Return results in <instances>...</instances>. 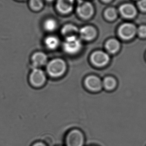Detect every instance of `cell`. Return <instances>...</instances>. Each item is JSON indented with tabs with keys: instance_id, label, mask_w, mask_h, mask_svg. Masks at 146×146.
Masks as SVG:
<instances>
[{
	"instance_id": "obj_14",
	"label": "cell",
	"mask_w": 146,
	"mask_h": 146,
	"mask_svg": "<svg viewBox=\"0 0 146 146\" xmlns=\"http://www.w3.org/2000/svg\"><path fill=\"white\" fill-rule=\"evenodd\" d=\"M106 48L109 52L111 53H115L120 48L119 42L115 39H111L107 42Z\"/></svg>"
},
{
	"instance_id": "obj_9",
	"label": "cell",
	"mask_w": 146,
	"mask_h": 146,
	"mask_svg": "<svg viewBox=\"0 0 146 146\" xmlns=\"http://www.w3.org/2000/svg\"><path fill=\"white\" fill-rule=\"evenodd\" d=\"M74 1V0H58L57 9L62 13H68L71 12L73 9Z\"/></svg>"
},
{
	"instance_id": "obj_24",
	"label": "cell",
	"mask_w": 146,
	"mask_h": 146,
	"mask_svg": "<svg viewBox=\"0 0 146 146\" xmlns=\"http://www.w3.org/2000/svg\"><path fill=\"white\" fill-rule=\"evenodd\" d=\"M47 1H52V0H47Z\"/></svg>"
},
{
	"instance_id": "obj_3",
	"label": "cell",
	"mask_w": 146,
	"mask_h": 146,
	"mask_svg": "<svg viewBox=\"0 0 146 146\" xmlns=\"http://www.w3.org/2000/svg\"><path fill=\"white\" fill-rule=\"evenodd\" d=\"M84 137L82 133L77 130H73L69 132L66 138V146H82Z\"/></svg>"
},
{
	"instance_id": "obj_5",
	"label": "cell",
	"mask_w": 146,
	"mask_h": 146,
	"mask_svg": "<svg viewBox=\"0 0 146 146\" xmlns=\"http://www.w3.org/2000/svg\"><path fill=\"white\" fill-rule=\"evenodd\" d=\"M91 60L94 65L103 66L108 63L109 60L108 55L103 51H97L92 54Z\"/></svg>"
},
{
	"instance_id": "obj_22",
	"label": "cell",
	"mask_w": 146,
	"mask_h": 146,
	"mask_svg": "<svg viewBox=\"0 0 146 146\" xmlns=\"http://www.w3.org/2000/svg\"><path fill=\"white\" fill-rule=\"evenodd\" d=\"M33 146H46L45 145H44V144H42V143H36Z\"/></svg>"
},
{
	"instance_id": "obj_16",
	"label": "cell",
	"mask_w": 146,
	"mask_h": 146,
	"mask_svg": "<svg viewBox=\"0 0 146 146\" xmlns=\"http://www.w3.org/2000/svg\"><path fill=\"white\" fill-rule=\"evenodd\" d=\"M103 84L107 89L111 90L114 88L116 85V81L113 77H106L103 81Z\"/></svg>"
},
{
	"instance_id": "obj_20",
	"label": "cell",
	"mask_w": 146,
	"mask_h": 146,
	"mask_svg": "<svg viewBox=\"0 0 146 146\" xmlns=\"http://www.w3.org/2000/svg\"><path fill=\"white\" fill-rule=\"evenodd\" d=\"M137 32L140 36L142 38H145L146 37V26H141L139 28Z\"/></svg>"
},
{
	"instance_id": "obj_2",
	"label": "cell",
	"mask_w": 146,
	"mask_h": 146,
	"mask_svg": "<svg viewBox=\"0 0 146 146\" xmlns=\"http://www.w3.org/2000/svg\"><path fill=\"white\" fill-rule=\"evenodd\" d=\"M80 40L76 37L73 36L66 38L63 44V48L65 52L68 54H75L80 50L81 48Z\"/></svg>"
},
{
	"instance_id": "obj_15",
	"label": "cell",
	"mask_w": 146,
	"mask_h": 146,
	"mask_svg": "<svg viewBox=\"0 0 146 146\" xmlns=\"http://www.w3.org/2000/svg\"><path fill=\"white\" fill-rule=\"evenodd\" d=\"M44 42L48 48L54 49L58 46L59 40L54 36H49L46 38Z\"/></svg>"
},
{
	"instance_id": "obj_6",
	"label": "cell",
	"mask_w": 146,
	"mask_h": 146,
	"mask_svg": "<svg viewBox=\"0 0 146 146\" xmlns=\"http://www.w3.org/2000/svg\"><path fill=\"white\" fill-rule=\"evenodd\" d=\"M30 80L31 83L36 86H39L43 84L46 80V76L42 70L38 68L34 69L31 76Z\"/></svg>"
},
{
	"instance_id": "obj_21",
	"label": "cell",
	"mask_w": 146,
	"mask_h": 146,
	"mask_svg": "<svg viewBox=\"0 0 146 146\" xmlns=\"http://www.w3.org/2000/svg\"><path fill=\"white\" fill-rule=\"evenodd\" d=\"M138 5L141 10L146 11V0H141L138 3Z\"/></svg>"
},
{
	"instance_id": "obj_7",
	"label": "cell",
	"mask_w": 146,
	"mask_h": 146,
	"mask_svg": "<svg viewBox=\"0 0 146 146\" xmlns=\"http://www.w3.org/2000/svg\"><path fill=\"white\" fill-rule=\"evenodd\" d=\"M79 16L84 19L90 18L93 14V7L88 2H85L79 5L77 8Z\"/></svg>"
},
{
	"instance_id": "obj_8",
	"label": "cell",
	"mask_w": 146,
	"mask_h": 146,
	"mask_svg": "<svg viewBox=\"0 0 146 146\" xmlns=\"http://www.w3.org/2000/svg\"><path fill=\"white\" fill-rule=\"evenodd\" d=\"M85 83L87 88L92 91H98L102 86L100 79L95 76H89L87 77Z\"/></svg>"
},
{
	"instance_id": "obj_13",
	"label": "cell",
	"mask_w": 146,
	"mask_h": 146,
	"mask_svg": "<svg viewBox=\"0 0 146 146\" xmlns=\"http://www.w3.org/2000/svg\"><path fill=\"white\" fill-rule=\"evenodd\" d=\"M78 32V31L77 28L75 26L70 24L64 26L61 30L62 34L65 36L66 38L76 36Z\"/></svg>"
},
{
	"instance_id": "obj_19",
	"label": "cell",
	"mask_w": 146,
	"mask_h": 146,
	"mask_svg": "<svg viewBox=\"0 0 146 146\" xmlns=\"http://www.w3.org/2000/svg\"><path fill=\"white\" fill-rule=\"evenodd\" d=\"M31 5L34 10H40L42 7V0H31Z\"/></svg>"
},
{
	"instance_id": "obj_10",
	"label": "cell",
	"mask_w": 146,
	"mask_h": 146,
	"mask_svg": "<svg viewBox=\"0 0 146 146\" xmlns=\"http://www.w3.org/2000/svg\"><path fill=\"white\" fill-rule=\"evenodd\" d=\"M120 11L123 17L126 18H133L137 14L136 8L134 6L130 4H124L121 6Z\"/></svg>"
},
{
	"instance_id": "obj_1",
	"label": "cell",
	"mask_w": 146,
	"mask_h": 146,
	"mask_svg": "<svg viewBox=\"0 0 146 146\" xmlns=\"http://www.w3.org/2000/svg\"><path fill=\"white\" fill-rule=\"evenodd\" d=\"M66 68L64 61L60 59H55L49 62L47 65V71L52 77H58L62 75Z\"/></svg>"
},
{
	"instance_id": "obj_4",
	"label": "cell",
	"mask_w": 146,
	"mask_h": 146,
	"mask_svg": "<svg viewBox=\"0 0 146 146\" xmlns=\"http://www.w3.org/2000/svg\"><path fill=\"white\" fill-rule=\"evenodd\" d=\"M137 32L136 28L133 24L126 23L119 28V35L123 39L128 40L133 38Z\"/></svg>"
},
{
	"instance_id": "obj_17",
	"label": "cell",
	"mask_w": 146,
	"mask_h": 146,
	"mask_svg": "<svg viewBox=\"0 0 146 146\" xmlns=\"http://www.w3.org/2000/svg\"><path fill=\"white\" fill-rule=\"evenodd\" d=\"M57 27V24L55 20L49 19L46 20L44 24V28L46 31L51 32L55 30Z\"/></svg>"
},
{
	"instance_id": "obj_23",
	"label": "cell",
	"mask_w": 146,
	"mask_h": 146,
	"mask_svg": "<svg viewBox=\"0 0 146 146\" xmlns=\"http://www.w3.org/2000/svg\"><path fill=\"white\" fill-rule=\"evenodd\" d=\"M103 1H104L105 2H109V1H110V0H103Z\"/></svg>"
},
{
	"instance_id": "obj_12",
	"label": "cell",
	"mask_w": 146,
	"mask_h": 146,
	"mask_svg": "<svg viewBox=\"0 0 146 146\" xmlns=\"http://www.w3.org/2000/svg\"><path fill=\"white\" fill-rule=\"evenodd\" d=\"M48 59L46 55L42 52H36L32 57V61L35 67H40L46 64Z\"/></svg>"
},
{
	"instance_id": "obj_18",
	"label": "cell",
	"mask_w": 146,
	"mask_h": 146,
	"mask_svg": "<svg viewBox=\"0 0 146 146\" xmlns=\"http://www.w3.org/2000/svg\"><path fill=\"white\" fill-rule=\"evenodd\" d=\"M105 15L106 18L109 20H114L116 18L117 14L116 10L114 8H108L105 12Z\"/></svg>"
},
{
	"instance_id": "obj_11",
	"label": "cell",
	"mask_w": 146,
	"mask_h": 146,
	"mask_svg": "<svg viewBox=\"0 0 146 146\" xmlns=\"http://www.w3.org/2000/svg\"><path fill=\"white\" fill-rule=\"evenodd\" d=\"M81 38L86 40H91L95 38L96 31L94 28L90 26H86L80 31Z\"/></svg>"
}]
</instances>
